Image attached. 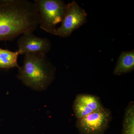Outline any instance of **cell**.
Segmentation results:
<instances>
[{
  "instance_id": "5",
  "label": "cell",
  "mask_w": 134,
  "mask_h": 134,
  "mask_svg": "<svg viewBox=\"0 0 134 134\" xmlns=\"http://www.w3.org/2000/svg\"><path fill=\"white\" fill-rule=\"evenodd\" d=\"M87 13L75 1L67 5L66 12L60 27L56 29L55 35L68 38L72 32L87 21Z\"/></svg>"
},
{
  "instance_id": "4",
  "label": "cell",
  "mask_w": 134,
  "mask_h": 134,
  "mask_svg": "<svg viewBox=\"0 0 134 134\" xmlns=\"http://www.w3.org/2000/svg\"><path fill=\"white\" fill-rule=\"evenodd\" d=\"M111 118V111L103 108L77 119L76 126L80 134H104Z\"/></svg>"
},
{
  "instance_id": "11",
  "label": "cell",
  "mask_w": 134,
  "mask_h": 134,
  "mask_svg": "<svg viewBox=\"0 0 134 134\" xmlns=\"http://www.w3.org/2000/svg\"><path fill=\"white\" fill-rule=\"evenodd\" d=\"M75 115L77 119L85 117L93 112L82 103L75 100L73 105Z\"/></svg>"
},
{
  "instance_id": "6",
  "label": "cell",
  "mask_w": 134,
  "mask_h": 134,
  "mask_svg": "<svg viewBox=\"0 0 134 134\" xmlns=\"http://www.w3.org/2000/svg\"><path fill=\"white\" fill-rule=\"evenodd\" d=\"M20 54H38L46 55L50 51L51 43L46 38L35 36L33 32L22 34L17 41Z\"/></svg>"
},
{
  "instance_id": "1",
  "label": "cell",
  "mask_w": 134,
  "mask_h": 134,
  "mask_svg": "<svg viewBox=\"0 0 134 134\" xmlns=\"http://www.w3.org/2000/svg\"><path fill=\"white\" fill-rule=\"evenodd\" d=\"M39 24L34 3L27 0H0V41H12L33 32Z\"/></svg>"
},
{
  "instance_id": "8",
  "label": "cell",
  "mask_w": 134,
  "mask_h": 134,
  "mask_svg": "<svg viewBox=\"0 0 134 134\" xmlns=\"http://www.w3.org/2000/svg\"><path fill=\"white\" fill-rule=\"evenodd\" d=\"M20 54L18 50L12 52L8 49L0 48V68L9 69L11 68L19 67L18 63V59Z\"/></svg>"
},
{
  "instance_id": "7",
  "label": "cell",
  "mask_w": 134,
  "mask_h": 134,
  "mask_svg": "<svg viewBox=\"0 0 134 134\" xmlns=\"http://www.w3.org/2000/svg\"><path fill=\"white\" fill-rule=\"evenodd\" d=\"M134 69V50L122 52L118 58L114 70V74L120 76L130 73Z\"/></svg>"
},
{
  "instance_id": "2",
  "label": "cell",
  "mask_w": 134,
  "mask_h": 134,
  "mask_svg": "<svg viewBox=\"0 0 134 134\" xmlns=\"http://www.w3.org/2000/svg\"><path fill=\"white\" fill-rule=\"evenodd\" d=\"M55 68L46 55L25 54L23 64L18 69L17 77L23 83L37 91L45 90L55 76Z\"/></svg>"
},
{
  "instance_id": "3",
  "label": "cell",
  "mask_w": 134,
  "mask_h": 134,
  "mask_svg": "<svg viewBox=\"0 0 134 134\" xmlns=\"http://www.w3.org/2000/svg\"><path fill=\"white\" fill-rule=\"evenodd\" d=\"M40 28L55 35L57 25L62 23L66 12L67 5L61 0H34Z\"/></svg>"
},
{
  "instance_id": "10",
  "label": "cell",
  "mask_w": 134,
  "mask_h": 134,
  "mask_svg": "<svg viewBox=\"0 0 134 134\" xmlns=\"http://www.w3.org/2000/svg\"><path fill=\"white\" fill-rule=\"evenodd\" d=\"M75 100L84 105L93 111L104 108L99 99L98 97L90 94H78Z\"/></svg>"
},
{
  "instance_id": "9",
  "label": "cell",
  "mask_w": 134,
  "mask_h": 134,
  "mask_svg": "<svg viewBox=\"0 0 134 134\" xmlns=\"http://www.w3.org/2000/svg\"><path fill=\"white\" fill-rule=\"evenodd\" d=\"M134 105L131 101L127 107L123 121L122 134H134Z\"/></svg>"
}]
</instances>
